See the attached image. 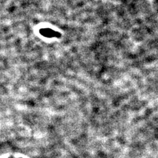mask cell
Instances as JSON below:
<instances>
[{
	"instance_id": "6da1fadb",
	"label": "cell",
	"mask_w": 158,
	"mask_h": 158,
	"mask_svg": "<svg viewBox=\"0 0 158 158\" xmlns=\"http://www.w3.org/2000/svg\"><path fill=\"white\" fill-rule=\"evenodd\" d=\"M40 33L43 36H46V37H48V38L56 37V36H59V33L55 32V31H53V30H52L51 29H41L40 30Z\"/></svg>"
}]
</instances>
